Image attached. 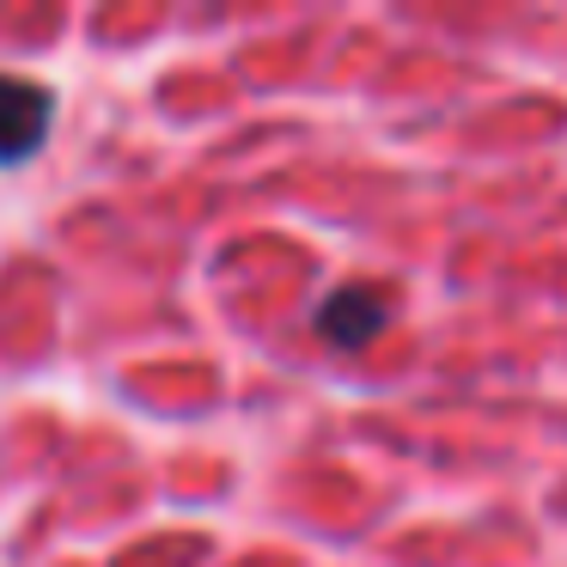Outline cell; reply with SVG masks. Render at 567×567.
<instances>
[{
    "mask_svg": "<svg viewBox=\"0 0 567 567\" xmlns=\"http://www.w3.org/2000/svg\"><path fill=\"white\" fill-rule=\"evenodd\" d=\"M55 123V99L50 86H31V80H7L0 74V165H19L43 147Z\"/></svg>",
    "mask_w": 567,
    "mask_h": 567,
    "instance_id": "cell-1",
    "label": "cell"
},
{
    "mask_svg": "<svg viewBox=\"0 0 567 567\" xmlns=\"http://www.w3.org/2000/svg\"><path fill=\"white\" fill-rule=\"evenodd\" d=\"M379 323H384V299H372V287H342V293L318 311V330L330 336L336 348L372 342V336H379Z\"/></svg>",
    "mask_w": 567,
    "mask_h": 567,
    "instance_id": "cell-2",
    "label": "cell"
}]
</instances>
